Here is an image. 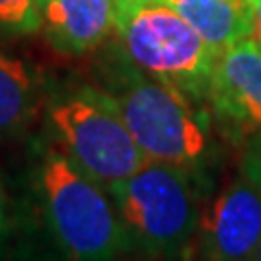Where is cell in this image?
<instances>
[{"label": "cell", "instance_id": "cell-1", "mask_svg": "<svg viewBox=\"0 0 261 261\" xmlns=\"http://www.w3.org/2000/svg\"><path fill=\"white\" fill-rule=\"evenodd\" d=\"M37 192L48 228L68 261H116L130 248L111 192L61 150L44 152Z\"/></svg>", "mask_w": 261, "mask_h": 261}, {"label": "cell", "instance_id": "cell-2", "mask_svg": "<svg viewBox=\"0 0 261 261\" xmlns=\"http://www.w3.org/2000/svg\"><path fill=\"white\" fill-rule=\"evenodd\" d=\"M116 33L126 59L194 102L207 100L218 61L200 33L161 0H116Z\"/></svg>", "mask_w": 261, "mask_h": 261}, {"label": "cell", "instance_id": "cell-3", "mask_svg": "<svg viewBox=\"0 0 261 261\" xmlns=\"http://www.w3.org/2000/svg\"><path fill=\"white\" fill-rule=\"evenodd\" d=\"M128 63L109 72L102 92L113 100L146 159L194 172L209 146L194 100Z\"/></svg>", "mask_w": 261, "mask_h": 261}, {"label": "cell", "instance_id": "cell-4", "mask_svg": "<svg viewBox=\"0 0 261 261\" xmlns=\"http://www.w3.org/2000/svg\"><path fill=\"white\" fill-rule=\"evenodd\" d=\"M128 244L150 259H174L198 233L200 207L192 170L148 161L111 187Z\"/></svg>", "mask_w": 261, "mask_h": 261}, {"label": "cell", "instance_id": "cell-5", "mask_svg": "<svg viewBox=\"0 0 261 261\" xmlns=\"http://www.w3.org/2000/svg\"><path fill=\"white\" fill-rule=\"evenodd\" d=\"M61 152L102 187H116L148 163L113 100L102 89L83 87L50 107Z\"/></svg>", "mask_w": 261, "mask_h": 261}, {"label": "cell", "instance_id": "cell-6", "mask_svg": "<svg viewBox=\"0 0 261 261\" xmlns=\"http://www.w3.org/2000/svg\"><path fill=\"white\" fill-rule=\"evenodd\" d=\"M205 261H250L261 244V187L240 174L200 214Z\"/></svg>", "mask_w": 261, "mask_h": 261}, {"label": "cell", "instance_id": "cell-7", "mask_svg": "<svg viewBox=\"0 0 261 261\" xmlns=\"http://www.w3.org/2000/svg\"><path fill=\"white\" fill-rule=\"evenodd\" d=\"M207 100L238 135H261V46L252 37L218 55Z\"/></svg>", "mask_w": 261, "mask_h": 261}, {"label": "cell", "instance_id": "cell-8", "mask_svg": "<svg viewBox=\"0 0 261 261\" xmlns=\"http://www.w3.org/2000/svg\"><path fill=\"white\" fill-rule=\"evenodd\" d=\"M42 29L59 53H92L116 31V0H42Z\"/></svg>", "mask_w": 261, "mask_h": 261}, {"label": "cell", "instance_id": "cell-9", "mask_svg": "<svg viewBox=\"0 0 261 261\" xmlns=\"http://www.w3.org/2000/svg\"><path fill=\"white\" fill-rule=\"evenodd\" d=\"M185 18L205 42L224 48L252 37V15L246 0H161Z\"/></svg>", "mask_w": 261, "mask_h": 261}, {"label": "cell", "instance_id": "cell-10", "mask_svg": "<svg viewBox=\"0 0 261 261\" xmlns=\"http://www.w3.org/2000/svg\"><path fill=\"white\" fill-rule=\"evenodd\" d=\"M39 83L18 57L0 50V135H15L29 126L37 111Z\"/></svg>", "mask_w": 261, "mask_h": 261}, {"label": "cell", "instance_id": "cell-11", "mask_svg": "<svg viewBox=\"0 0 261 261\" xmlns=\"http://www.w3.org/2000/svg\"><path fill=\"white\" fill-rule=\"evenodd\" d=\"M42 29V0H0V33L27 35Z\"/></svg>", "mask_w": 261, "mask_h": 261}, {"label": "cell", "instance_id": "cell-12", "mask_svg": "<svg viewBox=\"0 0 261 261\" xmlns=\"http://www.w3.org/2000/svg\"><path fill=\"white\" fill-rule=\"evenodd\" d=\"M242 174L261 187V135L250 137L242 157Z\"/></svg>", "mask_w": 261, "mask_h": 261}, {"label": "cell", "instance_id": "cell-13", "mask_svg": "<svg viewBox=\"0 0 261 261\" xmlns=\"http://www.w3.org/2000/svg\"><path fill=\"white\" fill-rule=\"evenodd\" d=\"M7 235H9V218H7V198H5L3 181H0V252L5 248Z\"/></svg>", "mask_w": 261, "mask_h": 261}, {"label": "cell", "instance_id": "cell-14", "mask_svg": "<svg viewBox=\"0 0 261 261\" xmlns=\"http://www.w3.org/2000/svg\"><path fill=\"white\" fill-rule=\"evenodd\" d=\"M252 15V39L261 46V0H246Z\"/></svg>", "mask_w": 261, "mask_h": 261}, {"label": "cell", "instance_id": "cell-15", "mask_svg": "<svg viewBox=\"0 0 261 261\" xmlns=\"http://www.w3.org/2000/svg\"><path fill=\"white\" fill-rule=\"evenodd\" d=\"M250 261H261V244H259V248H257V252H255V257H252Z\"/></svg>", "mask_w": 261, "mask_h": 261}]
</instances>
